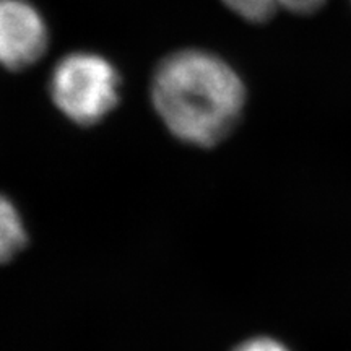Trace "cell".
<instances>
[{"label": "cell", "instance_id": "3957f363", "mask_svg": "<svg viewBox=\"0 0 351 351\" xmlns=\"http://www.w3.org/2000/svg\"><path fill=\"white\" fill-rule=\"evenodd\" d=\"M49 32L39 10L28 0H0V65L29 67L44 56Z\"/></svg>", "mask_w": 351, "mask_h": 351}, {"label": "cell", "instance_id": "7a4b0ae2", "mask_svg": "<svg viewBox=\"0 0 351 351\" xmlns=\"http://www.w3.org/2000/svg\"><path fill=\"white\" fill-rule=\"evenodd\" d=\"M49 91L67 119L77 125H95L119 103L121 75L106 57L72 52L56 64Z\"/></svg>", "mask_w": 351, "mask_h": 351}, {"label": "cell", "instance_id": "277c9868", "mask_svg": "<svg viewBox=\"0 0 351 351\" xmlns=\"http://www.w3.org/2000/svg\"><path fill=\"white\" fill-rule=\"evenodd\" d=\"M232 13L251 23H265L278 12L309 15L317 12L326 0H223Z\"/></svg>", "mask_w": 351, "mask_h": 351}, {"label": "cell", "instance_id": "5b68a950", "mask_svg": "<svg viewBox=\"0 0 351 351\" xmlns=\"http://www.w3.org/2000/svg\"><path fill=\"white\" fill-rule=\"evenodd\" d=\"M26 232L13 204L0 195V263L7 262L25 245Z\"/></svg>", "mask_w": 351, "mask_h": 351}, {"label": "cell", "instance_id": "6da1fadb", "mask_svg": "<svg viewBox=\"0 0 351 351\" xmlns=\"http://www.w3.org/2000/svg\"><path fill=\"white\" fill-rule=\"evenodd\" d=\"M152 104L182 143L210 148L234 130L245 106V86L230 64L213 52L182 49L156 65Z\"/></svg>", "mask_w": 351, "mask_h": 351}, {"label": "cell", "instance_id": "8992f818", "mask_svg": "<svg viewBox=\"0 0 351 351\" xmlns=\"http://www.w3.org/2000/svg\"><path fill=\"white\" fill-rule=\"evenodd\" d=\"M232 351H289L282 341L270 339V337H256L245 340Z\"/></svg>", "mask_w": 351, "mask_h": 351}]
</instances>
